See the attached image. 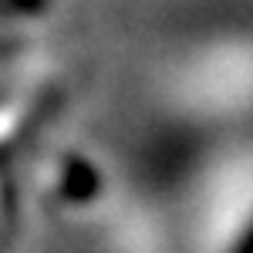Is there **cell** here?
I'll return each mask as SVG.
<instances>
[{"instance_id":"1","label":"cell","mask_w":253,"mask_h":253,"mask_svg":"<svg viewBox=\"0 0 253 253\" xmlns=\"http://www.w3.org/2000/svg\"><path fill=\"white\" fill-rule=\"evenodd\" d=\"M98 186H101V179L88 162H81V159L64 162V196L68 199H91L98 193Z\"/></svg>"},{"instance_id":"2","label":"cell","mask_w":253,"mask_h":253,"mask_svg":"<svg viewBox=\"0 0 253 253\" xmlns=\"http://www.w3.org/2000/svg\"><path fill=\"white\" fill-rule=\"evenodd\" d=\"M47 7V0H0V17H27L41 14Z\"/></svg>"},{"instance_id":"3","label":"cell","mask_w":253,"mask_h":253,"mask_svg":"<svg viewBox=\"0 0 253 253\" xmlns=\"http://www.w3.org/2000/svg\"><path fill=\"white\" fill-rule=\"evenodd\" d=\"M236 253H253V233L247 236V240H243V243H240V250Z\"/></svg>"}]
</instances>
